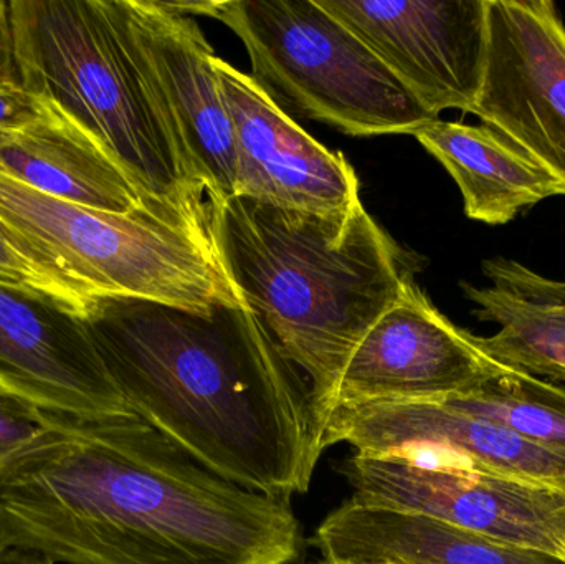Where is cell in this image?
Wrapping results in <instances>:
<instances>
[{
  "instance_id": "cell-1",
  "label": "cell",
  "mask_w": 565,
  "mask_h": 564,
  "mask_svg": "<svg viewBox=\"0 0 565 564\" xmlns=\"http://www.w3.org/2000/svg\"><path fill=\"white\" fill-rule=\"evenodd\" d=\"M0 470V542L66 564H289L286 499L245 489L136 416L45 411Z\"/></svg>"
},
{
  "instance_id": "cell-2",
  "label": "cell",
  "mask_w": 565,
  "mask_h": 564,
  "mask_svg": "<svg viewBox=\"0 0 565 564\" xmlns=\"http://www.w3.org/2000/svg\"><path fill=\"white\" fill-rule=\"evenodd\" d=\"M83 321L136 416L245 489L308 492L324 453L309 386L244 304L95 295Z\"/></svg>"
},
{
  "instance_id": "cell-3",
  "label": "cell",
  "mask_w": 565,
  "mask_h": 564,
  "mask_svg": "<svg viewBox=\"0 0 565 564\" xmlns=\"http://www.w3.org/2000/svg\"><path fill=\"white\" fill-rule=\"evenodd\" d=\"M209 232L245 307L308 377L319 430L352 351L414 268L362 202L315 215L235 195L209 205Z\"/></svg>"
},
{
  "instance_id": "cell-4",
  "label": "cell",
  "mask_w": 565,
  "mask_h": 564,
  "mask_svg": "<svg viewBox=\"0 0 565 564\" xmlns=\"http://www.w3.org/2000/svg\"><path fill=\"white\" fill-rule=\"evenodd\" d=\"M23 88L85 129L151 204L209 225L146 72L126 0H10Z\"/></svg>"
},
{
  "instance_id": "cell-5",
  "label": "cell",
  "mask_w": 565,
  "mask_h": 564,
  "mask_svg": "<svg viewBox=\"0 0 565 564\" xmlns=\"http://www.w3.org/2000/svg\"><path fill=\"white\" fill-rule=\"evenodd\" d=\"M0 224L89 297H132L204 310L244 304L209 225L159 209L98 211L33 191L0 172Z\"/></svg>"
},
{
  "instance_id": "cell-6",
  "label": "cell",
  "mask_w": 565,
  "mask_h": 564,
  "mask_svg": "<svg viewBox=\"0 0 565 564\" xmlns=\"http://www.w3.org/2000/svg\"><path fill=\"white\" fill-rule=\"evenodd\" d=\"M178 3L225 23L247 49L252 76L308 118L351 136L412 135L438 119L318 0Z\"/></svg>"
},
{
  "instance_id": "cell-7",
  "label": "cell",
  "mask_w": 565,
  "mask_h": 564,
  "mask_svg": "<svg viewBox=\"0 0 565 564\" xmlns=\"http://www.w3.org/2000/svg\"><path fill=\"white\" fill-rule=\"evenodd\" d=\"M339 472L355 502L430 517L565 560V492L480 472L447 457L355 453Z\"/></svg>"
},
{
  "instance_id": "cell-8",
  "label": "cell",
  "mask_w": 565,
  "mask_h": 564,
  "mask_svg": "<svg viewBox=\"0 0 565 564\" xmlns=\"http://www.w3.org/2000/svg\"><path fill=\"white\" fill-rule=\"evenodd\" d=\"M473 115L565 184V25L550 0H488Z\"/></svg>"
},
{
  "instance_id": "cell-9",
  "label": "cell",
  "mask_w": 565,
  "mask_h": 564,
  "mask_svg": "<svg viewBox=\"0 0 565 564\" xmlns=\"http://www.w3.org/2000/svg\"><path fill=\"white\" fill-rule=\"evenodd\" d=\"M431 115L471 113L483 78L488 0H318Z\"/></svg>"
},
{
  "instance_id": "cell-10",
  "label": "cell",
  "mask_w": 565,
  "mask_h": 564,
  "mask_svg": "<svg viewBox=\"0 0 565 564\" xmlns=\"http://www.w3.org/2000/svg\"><path fill=\"white\" fill-rule=\"evenodd\" d=\"M508 368L481 348L480 337L451 323L411 281L352 351L331 409L375 401L437 403Z\"/></svg>"
},
{
  "instance_id": "cell-11",
  "label": "cell",
  "mask_w": 565,
  "mask_h": 564,
  "mask_svg": "<svg viewBox=\"0 0 565 564\" xmlns=\"http://www.w3.org/2000/svg\"><path fill=\"white\" fill-rule=\"evenodd\" d=\"M146 72L209 205L237 195L234 132L222 98L217 53L178 2L126 0Z\"/></svg>"
},
{
  "instance_id": "cell-12",
  "label": "cell",
  "mask_w": 565,
  "mask_h": 564,
  "mask_svg": "<svg viewBox=\"0 0 565 564\" xmlns=\"http://www.w3.org/2000/svg\"><path fill=\"white\" fill-rule=\"evenodd\" d=\"M232 123L237 195L315 215L348 214L361 204L354 169L289 118L252 75L215 60Z\"/></svg>"
},
{
  "instance_id": "cell-13",
  "label": "cell",
  "mask_w": 565,
  "mask_h": 564,
  "mask_svg": "<svg viewBox=\"0 0 565 564\" xmlns=\"http://www.w3.org/2000/svg\"><path fill=\"white\" fill-rule=\"evenodd\" d=\"M322 450L345 443L359 454L447 457L480 472L565 492V457L507 427L437 403L335 404L319 426Z\"/></svg>"
},
{
  "instance_id": "cell-14",
  "label": "cell",
  "mask_w": 565,
  "mask_h": 564,
  "mask_svg": "<svg viewBox=\"0 0 565 564\" xmlns=\"http://www.w3.org/2000/svg\"><path fill=\"white\" fill-rule=\"evenodd\" d=\"M0 384L45 411L132 416L72 305L0 278Z\"/></svg>"
},
{
  "instance_id": "cell-15",
  "label": "cell",
  "mask_w": 565,
  "mask_h": 564,
  "mask_svg": "<svg viewBox=\"0 0 565 564\" xmlns=\"http://www.w3.org/2000/svg\"><path fill=\"white\" fill-rule=\"evenodd\" d=\"M312 545L322 558L344 564H565L550 553L352 499L326 517Z\"/></svg>"
},
{
  "instance_id": "cell-16",
  "label": "cell",
  "mask_w": 565,
  "mask_h": 564,
  "mask_svg": "<svg viewBox=\"0 0 565 564\" xmlns=\"http://www.w3.org/2000/svg\"><path fill=\"white\" fill-rule=\"evenodd\" d=\"M36 102L39 111L30 121L0 131L2 174L33 191L83 207L116 214L142 209L164 211L141 194L85 129L55 106Z\"/></svg>"
},
{
  "instance_id": "cell-17",
  "label": "cell",
  "mask_w": 565,
  "mask_h": 564,
  "mask_svg": "<svg viewBox=\"0 0 565 564\" xmlns=\"http://www.w3.org/2000/svg\"><path fill=\"white\" fill-rule=\"evenodd\" d=\"M412 136L455 179L465 214L473 221L504 225L546 199L565 195L563 181L487 125L434 119Z\"/></svg>"
},
{
  "instance_id": "cell-18",
  "label": "cell",
  "mask_w": 565,
  "mask_h": 564,
  "mask_svg": "<svg viewBox=\"0 0 565 564\" xmlns=\"http://www.w3.org/2000/svg\"><path fill=\"white\" fill-rule=\"evenodd\" d=\"M461 288L477 305L473 315L478 320L500 324L493 337H480L481 348L493 360L551 383H565L564 317L536 310L493 287L461 284Z\"/></svg>"
},
{
  "instance_id": "cell-19",
  "label": "cell",
  "mask_w": 565,
  "mask_h": 564,
  "mask_svg": "<svg viewBox=\"0 0 565 564\" xmlns=\"http://www.w3.org/2000/svg\"><path fill=\"white\" fill-rule=\"evenodd\" d=\"M444 403L565 457V387L508 368Z\"/></svg>"
},
{
  "instance_id": "cell-20",
  "label": "cell",
  "mask_w": 565,
  "mask_h": 564,
  "mask_svg": "<svg viewBox=\"0 0 565 564\" xmlns=\"http://www.w3.org/2000/svg\"><path fill=\"white\" fill-rule=\"evenodd\" d=\"M0 278L46 291L72 305L82 313L89 298V295L66 280L45 262L40 260L2 224H0Z\"/></svg>"
},
{
  "instance_id": "cell-21",
  "label": "cell",
  "mask_w": 565,
  "mask_h": 564,
  "mask_svg": "<svg viewBox=\"0 0 565 564\" xmlns=\"http://www.w3.org/2000/svg\"><path fill=\"white\" fill-rule=\"evenodd\" d=\"M483 274L491 287L521 304L565 318V281L551 280L510 258L483 262Z\"/></svg>"
},
{
  "instance_id": "cell-22",
  "label": "cell",
  "mask_w": 565,
  "mask_h": 564,
  "mask_svg": "<svg viewBox=\"0 0 565 564\" xmlns=\"http://www.w3.org/2000/svg\"><path fill=\"white\" fill-rule=\"evenodd\" d=\"M43 427L42 407L0 384V470L29 447Z\"/></svg>"
},
{
  "instance_id": "cell-23",
  "label": "cell",
  "mask_w": 565,
  "mask_h": 564,
  "mask_svg": "<svg viewBox=\"0 0 565 564\" xmlns=\"http://www.w3.org/2000/svg\"><path fill=\"white\" fill-rule=\"evenodd\" d=\"M39 102L25 92L17 72L13 53L0 52V131L30 121Z\"/></svg>"
},
{
  "instance_id": "cell-24",
  "label": "cell",
  "mask_w": 565,
  "mask_h": 564,
  "mask_svg": "<svg viewBox=\"0 0 565 564\" xmlns=\"http://www.w3.org/2000/svg\"><path fill=\"white\" fill-rule=\"evenodd\" d=\"M0 564H55L40 553L0 542Z\"/></svg>"
},
{
  "instance_id": "cell-25",
  "label": "cell",
  "mask_w": 565,
  "mask_h": 564,
  "mask_svg": "<svg viewBox=\"0 0 565 564\" xmlns=\"http://www.w3.org/2000/svg\"><path fill=\"white\" fill-rule=\"evenodd\" d=\"M315 564H344V563H335V562H331V560H319V562H316Z\"/></svg>"
}]
</instances>
